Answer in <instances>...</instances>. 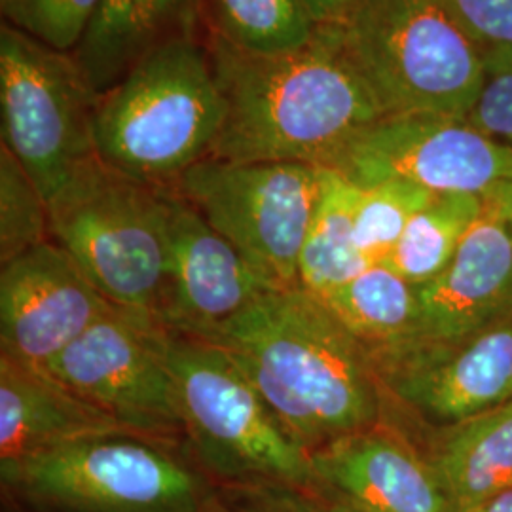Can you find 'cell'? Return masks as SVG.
<instances>
[{"mask_svg":"<svg viewBox=\"0 0 512 512\" xmlns=\"http://www.w3.org/2000/svg\"><path fill=\"white\" fill-rule=\"evenodd\" d=\"M315 29H327L342 23L359 0H300Z\"/></svg>","mask_w":512,"mask_h":512,"instance_id":"cell-30","label":"cell"},{"mask_svg":"<svg viewBox=\"0 0 512 512\" xmlns=\"http://www.w3.org/2000/svg\"><path fill=\"white\" fill-rule=\"evenodd\" d=\"M97 95L71 54L10 25L0 31L2 145L50 202L95 162Z\"/></svg>","mask_w":512,"mask_h":512,"instance_id":"cell-8","label":"cell"},{"mask_svg":"<svg viewBox=\"0 0 512 512\" xmlns=\"http://www.w3.org/2000/svg\"><path fill=\"white\" fill-rule=\"evenodd\" d=\"M2 484L48 512H203L213 490L169 444L131 433L42 452Z\"/></svg>","mask_w":512,"mask_h":512,"instance_id":"cell-7","label":"cell"},{"mask_svg":"<svg viewBox=\"0 0 512 512\" xmlns=\"http://www.w3.org/2000/svg\"><path fill=\"white\" fill-rule=\"evenodd\" d=\"M186 442L217 484L310 486V454L296 442L234 357L213 342L167 332Z\"/></svg>","mask_w":512,"mask_h":512,"instance_id":"cell-6","label":"cell"},{"mask_svg":"<svg viewBox=\"0 0 512 512\" xmlns=\"http://www.w3.org/2000/svg\"><path fill=\"white\" fill-rule=\"evenodd\" d=\"M313 490L349 512H458L420 446L385 421L310 456Z\"/></svg>","mask_w":512,"mask_h":512,"instance_id":"cell-15","label":"cell"},{"mask_svg":"<svg viewBox=\"0 0 512 512\" xmlns=\"http://www.w3.org/2000/svg\"><path fill=\"white\" fill-rule=\"evenodd\" d=\"M482 55L512 48V0H440Z\"/></svg>","mask_w":512,"mask_h":512,"instance_id":"cell-29","label":"cell"},{"mask_svg":"<svg viewBox=\"0 0 512 512\" xmlns=\"http://www.w3.org/2000/svg\"><path fill=\"white\" fill-rule=\"evenodd\" d=\"M325 31L384 116L467 120L484 82V55L440 0H359Z\"/></svg>","mask_w":512,"mask_h":512,"instance_id":"cell-4","label":"cell"},{"mask_svg":"<svg viewBox=\"0 0 512 512\" xmlns=\"http://www.w3.org/2000/svg\"><path fill=\"white\" fill-rule=\"evenodd\" d=\"M50 372L128 433L165 444L186 439L167 330L148 315L114 306Z\"/></svg>","mask_w":512,"mask_h":512,"instance_id":"cell-10","label":"cell"},{"mask_svg":"<svg viewBox=\"0 0 512 512\" xmlns=\"http://www.w3.org/2000/svg\"><path fill=\"white\" fill-rule=\"evenodd\" d=\"M128 433L103 410L84 401L50 370L0 353V476L27 459L74 440ZM133 435V433H131Z\"/></svg>","mask_w":512,"mask_h":512,"instance_id":"cell-17","label":"cell"},{"mask_svg":"<svg viewBox=\"0 0 512 512\" xmlns=\"http://www.w3.org/2000/svg\"><path fill=\"white\" fill-rule=\"evenodd\" d=\"M268 291L238 249L169 188L167 274L156 311L162 329L209 340Z\"/></svg>","mask_w":512,"mask_h":512,"instance_id":"cell-13","label":"cell"},{"mask_svg":"<svg viewBox=\"0 0 512 512\" xmlns=\"http://www.w3.org/2000/svg\"><path fill=\"white\" fill-rule=\"evenodd\" d=\"M114 308L63 247L46 241L0 272V353L50 370Z\"/></svg>","mask_w":512,"mask_h":512,"instance_id":"cell-14","label":"cell"},{"mask_svg":"<svg viewBox=\"0 0 512 512\" xmlns=\"http://www.w3.org/2000/svg\"><path fill=\"white\" fill-rule=\"evenodd\" d=\"M52 241L50 207L16 156L0 148V264Z\"/></svg>","mask_w":512,"mask_h":512,"instance_id":"cell-25","label":"cell"},{"mask_svg":"<svg viewBox=\"0 0 512 512\" xmlns=\"http://www.w3.org/2000/svg\"><path fill=\"white\" fill-rule=\"evenodd\" d=\"M501 196H503V202H505V207H507L509 226H511L512 232V183L501 184Z\"/></svg>","mask_w":512,"mask_h":512,"instance_id":"cell-32","label":"cell"},{"mask_svg":"<svg viewBox=\"0 0 512 512\" xmlns=\"http://www.w3.org/2000/svg\"><path fill=\"white\" fill-rule=\"evenodd\" d=\"M203 512H349L311 486L289 482L215 484Z\"/></svg>","mask_w":512,"mask_h":512,"instance_id":"cell-27","label":"cell"},{"mask_svg":"<svg viewBox=\"0 0 512 512\" xmlns=\"http://www.w3.org/2000/svg\"><path fill=\"white\" fill-rule=\"evenodd\" d=\"M207 342L234 357L310 456L384 421V391L365 346L300 287L258 296Z\"/></svg>","mask_w":512,"mask_h":512,"instance_id":"cell-1","label":"cell"},{"mask_svg":"<svg viewBox=\"0 0 512 512\" xmlns=\"http://www.w3.org/2000/svg\"><path fill=\"white\" fill-rule=\"evenodd\" d=\"M433 198V192L404 181H385L361 188L355 209V239L370 266L389 260L408 222Z\"/></svg>","mask_w":512,"mask_h":512,"instance_id":"cell-24","label":"cell"},{"mask_svg":"<svg viewBox=\"0 0 512 512\" xmlns=\"http://www.w3.org/2000/svg\"><path fill=\"white\" fill-rule=\"evenodd\" d=\"M467 122L512 147V48L484 54V82Z\"/></svg>","mask_w":512,"mask_h":512,"instance_id":"cell-28","label":"cell"},{"mask_svg":"<svg viewBox=\"0 0 512 512\" xmlns=\"http://www.w3.org/2000/svg\"><path fill=\"white\" fill-rule=\"evenodd\" d=\"M482 203L448 268L418 287L420 323L412 338L459 340L512 311V232L501 184Z\"/></svg>","mask_w":512,"mask_h":512,"instance_id":"cell-16","label":"cell"},{"mask_svg":"<svg viewBox=\"0 0 512 512\" xmlns=\"http://www.w3.org/2000/svg\"><path fill=\"white\" fill-rule=\"evenodd\" d=\"M366 188L385 181L418 184L433 194L484 196L512 183V147L439 114L384 116L327 165Z\"/></svg>","mask_w":512,"mask_h":512,"instance_id":"cell-11","label":"cell"},{"mask_svg":"<svg viewBox=\"0 0 512 512\" xmlns=\"http://www.w3.org/2000/svg\"><path fill=\"white\" fill-rule=\"evenodd\" d=\"M224 114L211 54L192 35L171 38L97 97L95 150L129 179L173 188L192 165L209 158Z\"/></svg>","mask_w":512,"mask_h":512,"instance_id":"cell-3","label":"cell"},{"mask_svg":"<svg viewBox=\"0 0 512 512\" xmlns=\"http://www.w3.org/2000/svg\"><path fill=\"white\" fill-rule=\"evenodd\" d=\"M482 205V196L476 194H435L408 222L385 264L416 287L433 281L454 260Z\"/></svg>","mask_w":512,"mask_h":512,"instance_id":"cell-22","label":"cell"},{"mask_svg":"<svg viewBox=\"0 0 512 512\" xmlns=\"http://www.w3.org/2000/svg\"><path fill=\"white\" fill-rule=\"evenodd\" d=\"M167 196L169 188L129 179L97 158L48 205L52 241L97 291L152 319L167 274Z\"/></svg>","mask_w":512,"mask_h":512,"instance_id":"cell-5","label":"cell"},{"mask_svg":"<svg viewBox=\"0 0 512 512\" xmlns=\"http://www.w3.org/2000/svg\"><path fill=\"white\" fill-rule=\"evenodd\" d=\"M200 0H101L73 59L101 97L154 48L192 35Z\"/></svg>","mask_w":512,"mask_h":512,"instance_id":"cell-18","label":"cell"},{"mask_svg":"<svg viewBox=\"0 0 512 512\" xmlns=\"http://www.w3.org/2000/svg\"><path fill=\"white\" fill-rule=\"evenodd\" d=\"M361 188L321 167V192L298 262L300 289L325 298L370 266L355 239Z\"/></svg>","mask_w":512,"mask_h":512,"instance_id":"cell-20","label":"cell"},{"mask_svg":"<svg viewBox=\"0 0 512 512\" xmlns=\"http://www.w3.org/2000/svg\"><path fill=\"white\" fill-rule=\"evenodd\" d=\"M211 57L224 124L209 158L327 167L384 110L325 29L289 54L239 52L215 38Z\"/></svg>","mask_w":512,"mask_h":512,"instance_id":"cell-2","label":"cell"},{"mask_svg":"<svg viewBox=\"0 0 512 512\" xmlns=\"http://www.w3.org/2000/svg\"><path fill=\"white\" fill-rule=\"evenodd\" d=\"M323 302L366 349L408 340L420 323L418 287L387 264L368 266Z\"/></svg>","mask_w":512,"mask_h":512,"instance_id":"cell-21","label":"cell"},{"mask_svg":"<svg viewBox=\"0 0 512 512\" xmlns=\"http://www.w3.org/2000/svg\"><path fill=\"white\" fill-rule=\"evenodd\" d=\"M465 512H512V490L497 495L494 499H490V501L478 505L475 509Z\"/></svg>","mask_w":512,"mask_h":512,"instance_id":"cell-31","label":"cell"},{"mask_svg":"<svg viewBox=\"0 0 512 512\" xmlns=\"http://www.w3.org/2000/svg\"><path fill=\"white\" fill-rule=\"evenodd\" d=\"M458 512L512 490V401L418 444Z\"/></svg>","mask_w":512,"mask_h":512,"instance_id":"cell-19","label":"cell"},{"mask_svg":"<svg viewBox=\"0 0 512 512\" xmlns=\"http://www.w3.org/2000/svg\"><path fill=\"white\" fill-rule=\"evenodd\" d=\"M101 0H0L8 25L59 54L73 55Z\"/></svg>","mask_w":512,"mask_h":512,"instance_id":"cell-26","label":"cell"},{"mask_svg":"<svg viewBox=\"0 0 512 512\" xmlns=\"http://www.w3.org/2000/svg\"><path fill=\"white\" fill-rule=\"evenodd\" d=\"M211 10L217 38L245 54H289L317 35L300 0H211Z\"/></svg>","mask_w":512,"mask_h":512,"instance_id":"cell-23","label":"cell"},{"mask_svg":"<svg viewBox=\"0 0 512 512\" xmlns=\"http://www.w3.org/2000/svg\"><path fill=\"white\" fill-rule=\"evenodd\" d=\"M173 188L270 289L300 287L298 262L319 202L321 167L205 158Z\"/></svg>","mask_w":512,"mask_h":512,"instance_id":"cell-9","label":"cell"},{"mask_svg":"<svg viewBox=\"0 0 512 512\" xmlns=\"http://www.w3.org/2000/svg\"><path fill=\"white\" fill-rule=\"evenodd\" d=\"M366 351L385 404L442 427L512 401V311L459 340L408 338Z\"/></svg>","mask_w":512,"mask_h":512,"instance_id":"cell-12","label":"cell"}]
</instances>
